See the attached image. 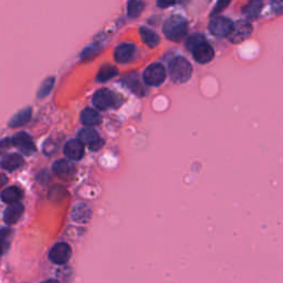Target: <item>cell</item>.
Instances as JSON below:
<instances>
[{"label":"cell","mask_w":283,"mask_h":283,"mask_svg":"<svg viewBox=\"0 0 283 283\" xmlns=\"http://www.w3.org/2000/svg\"><path fill=\"white\" fill-rule=\"evenodd\" d=\"M186 48L200 64H207L214 59L215 50L203 34L194 33L186 40Z\"/></svg>","instance_id":"obj_1"},{"label":"cell","mask_w":283,"mask_h":283,"mask_svg":"<svg viewBox=\"0 0 283 283\" xmlns=\"http://www.w3.org/2000/svg\"><path fill=\"white\" fill-rule=\"evenodd\" d=\"M163 32L166 38L172 41H181L188 32V22L182 16L175 15L169 17L164 22Z\"/></svg>","instance_id":"obj_2"},{"label":"cell","mask_w":283,"mask_h":283,"mask_svg":"<svg viewBox=\"0 0 283 283\" xmlns=\"http://www.w3.org/2000/svg\"><path fill=\"white\" fill-rule=\"evenodd\" d=\"M169 76L174 83H185L192 74L190 62L184 57H175L168 65Z\"/></svg>","instance_id":"obj_3"},{"label":"cell","mask_w":283,"mask_h":283,"mask_svg":"<svg viewBox=\"0 0 283 283\" xmlns=\"http://www.w3.org/2000/svg\"><path fill=\"white\" fill-rule=\"evenodd\" d=\"M233 27H235V22L229 19V18L217 16L210 20L208 29L210 33L215 35L216 38L223 39L232 34Z\"/></svg>","instance_id":"obj_4"},{"label":"cell","mask_w":283,"mask_h":283,"mask_svg":"<svg viewBox=\"0 0 283 283\" xmlns=\"http://www.w3.org/2000/svg\"><path fill=\"white\" fill-rule=\"evenodd\" d=\"M166 75L167 73L163 64L153 63L144 71L143 79L144 82L151 87H158L166 80Z\"/></svg>","instance_id":"obj_5"},{"label":"cell","mask_w":283,"mask_h":283,"mask_svg":"<svg viewBox=\"0 0 283 283\" xmlns=\"http://www.w3.org/2000/svg\"><path fill=\"white\" fill-rule=\"evenodd\" d=\"M92 102L97 109L107 110L110 107L118 105V96L113 92L110 91V90L101 89L94 94Z\"/></svg>","instance_id":"obj_6"},{"label":"cell","mask_w":283,"mask_h":283,"mask_svg":"<svg viewBox=\"0 0 283 283\" xmlns=\"http://www.w3.org/2000/svg\"><path fill=\"white\" fill-rule=\"evenodd\" d=\"M72 255L71 247L65 242H59L52 247L49 252V259L56 264L68 263Z\"/></svg>","instance_id":"obj_7"},{"label":"cell","mask_w":283,"mask_h":283,"mask_svg":"<svg viewBox=\"0 0 283 283\" xmlns=\"http://www.w3.org/2000/svg\"><path fill=\"white\" fill-rule=\"evenodd\" d=\"M252 33V25L248 20L241 19L235 22L232 34L230 35V40L232 43H240L245 41L246 39L250 38Z\"/></svg>","instance_id":"obj_8"},{"label":"cell","mask_w":283,"mask_h":283,"mask_svg":"<svg viewBox=\"0 0 283 283\" xmlns=\"http://www.w3.org/2000/svg\"><path fill=\"white\" fill-rule=\"evenodd\" d=\"M12 145L17 147L22 154L25 155H32L35 153V147L31 137L26 132L17 133L15 136L11 138Z\"/></svg>","instance_id":"obj_9"},{"label":"cell","mask_w":283,"mask_h":283,"mask_svg":"<svg viewBox=\"0 0 283 283\" xmlns=\"http://www.w3.org/2000/svg\"><path fill=\"white\" fill-rule=\"evenodd\" d=\"M135 53V47L132 43H122L116 47L114 52L115 60L120 63H127L131 61Z\"/></svg>","instance_id":"obj_10"},{"label":"cell","mask_w":283,"mask_h":283,"mask_svg":"<svg viewBox=\"0 0 283 283\" xmlns=\"http://www.w3.org/2000/svg\"><path fill=\"white\" fill-rule=\"evenodd\" d=\"M63 152L68 158L80 160L84 155V146L79 140H70L64 145Z\"/></svg>","instance_id":"obj_11"},{"label":"cell","mask_w":283,"mask_h":283,"mask_svg":"<svg viewBox=\"0 0 283 283\" xmlns=\"http://www.w3.org/2000/svg\"><path fill=\"white\" fill-rule=\"evenodd\" d=\"M24 210H25L24 205L20 203L10 205L6 210H4L3 214L4 222L7 224H13L18 222L21 218L22 214H24Z\"/></svg>","instance_id":"obj_12"},{"label":"cell","mask_w":283,"mask_h":283,"mask_svg":"<svg viewBox=\"0 0 283 283\" xmlns=\"http://www.w3.org/2000/svg\"><path fill=\"white\" fill-rule=\"evenodd\" d=\"M81 122L87 126H96L101 123V116L95 110L91 109V107H87L82 112H81Z\"/></svg>","instance_id":"obj_13"},{"label":"cell","mask_w":283,"mask_h":283,"mask_svg":"<svg viewBox=\"0 0 283 283\" xmlns=\"http://www.w3.org/2000/svg\"><path fill=\"white\" fill-rule=\"evenodd\" d=\"M31 114H32V110L31 107H26V109L21 110L12 116L11 120L9 121V126L10 127H19L28 123L31 119Z\"/></svg>","instance_id":"obj_14"},{"label":"cell","mask_w":283,"mask_h":283,"mask_svg":"<svg viewBox=\"0 0 283 283\" xmlns=\"http://www.w3.org/2000/svg\"><path fill=\"white\" fill-rule=\"evenodd\" d=\"M100 140L101 138L98 136L97 132L93 128H83L79 132V141L82 143L83 145H88L89 147H91Z\"/></svg>","instance_id":"obj_15"},{"label":"cell","mask_w":283,"mask_h":283,"mask_svg":"<svg viewBox=\"0 0 283 283\" xmlns=\"http://www.w3.org/2000/svg\"><path fill=\"white\" fill-rule=\"evenodd\" d=\"M262 8H263L262 1H260V0H253V1H250L248 4H246L242 11H244V15L246 16V18H248L250 20H255L258 19L260 13H261Z\"/></svg>","instance_id":"obj_16"},{"label":"cell","mask_w":283,"mask_h":283,"mask_svg":"<svg viewBox=\"0 0 283 283\" xmlns=\"http://www.w3.org/2000/svg\"><path fill=\"white\" fill-rule=\"evenodd\" d=\"M22 197V192L16 186L8 187L1 192V200L6 204H18Z\"/></svg>","instance_id":"obj_17"},{"label":"cell","mask_w":283,"mask_h":283,"mask_svg":"<svg viewBox=\"0 0 283 283\" xmlns=\"http://www.w3.org/2000/svg\"><path fill=\"white\" fill-rule=\"evenodd\" d=\"M1 167L9 172H12V170H16L20 167V166L24 165V159L22 157L18 154H10L4 157L1 163Z\"/></svg>","instance_id":"obj_18"},{"label":"cell","mask_w":283,"mask_h":283,"mask_svg":"<svg viewBox=\"0 0 283 283\" xmlns=\"http://www.w3.org/2000/svg\"><path fill=\"white\" fill-rule=\"evenodd\" d=\"M53 172L57 175H59V176L66 177L74 172V167L71 161L66 159H61L56 161L55 165H53Z\"/></svg>","instance_id":"obj_19"},{"label":"cell","mask_w":283,"mask_h":283,"mask_svg":"<svg viewBox=\"0 0 283 283\" xmlns=\"http://www.w3.org/2000/svg\"><path fill=\"white\" fill-rule=\"evenodd\" d=\"M140 33H141L142 40L147 44L148 47L154 48L159 43V37L157 35V33L154 32L153 30L146 28V27H142V28L140 29Z\"/></svg>","instance_id":"obj_20"},{"label":"cell","mask_w":283,"mask_h":283,"mask_svg":"<svg viewBox=\"0 0 283 283\" xmlns=\"http://www.w3.org/2000/svg\"><path fill=\"white\" fill-rule=\"evenodd\" d=\"M12 231L10 228L0 229V255L4 254L10 247Z\"/></svg>","instance_id":"obj_21"},{"label":"cell","mask_w":283,"mask_h":283,"mask_svg":"<svg viewBox=\"0 0 283 283\" xmlns=\"http://www.w3.org/2000/svg\"><path fill=\"white\" fill-rule=\"evenodd\" d=\"M115 75H118V69L113 65H104L103 68L100 69L98 73L96 75V80L98 82H106L110 79L114 78Z\"/></svg>","instance_id":"obj_22"},{"label":"cell","mask_w":283,"mask_h":283,"mask_svg":"<svg viewBox=\"0 0 283 283\" xmlns=\"http://www.w3.org/2000/svg\"><path fill=\"white\" fill-rule=\"evenodd\" d=\"M144 4L143 1H135V0H133V1H129L127 3V15L129 18H135L138 17L142 13L143 9H144Z\"/></svg>","instance_id":"obj_23"},{"label":"cell","mask_w":283,"mask_h":283,"mask_svg":"<svg viewBox=\"0 0 283 283\" xmlns=\"http://www.w3.org/2000/svg\"><path fill=\"white\" fill-rule=\"evenodd\" d=\"M53 84H55V78H48L42 82V84L40 85L39 91L37 93V96L40 97H44L47 96L49 93L51 92V90L53 88Z\"/></svg>","instance_id":"obj_24"},{"label":"cell","mask_w":283,"mask_h":283,"mask_svg":"<svg viewBox=\"0 0 283 283\" xmlns=\"http://www.w3.org/2000/svg\"><path fill=\"white\" fill-rule=\"evenodd\" d=\"M272 11L276 13H282L283 12V1H277L271 4Z\"/></svg>","instance_id":"obj_25"},{"label":"cell","mask_w":283,"mask_h":283,"mask_svg":"<svg viewBox=\"0 0 283 283\" xmlns=\"http://www.w3.org/2000/svg\"><path fill=\"white\" fill-rule=\"evenodd\" d=\"M229 4V2L228 1H226V2H218L217 3V6H216L214 9L215 10L213 11V15H216V13H218V12H220V11H222L223 10V8L224 7H227Z\"/></svg>","instance_id":"obj_26"},{"label":"cell","mask_w":283,"mask_h":283,"mask_svg":"<svg viewBox=\"0 0 283 283\" xmlns=\"http://www.w3.org/2000/svg\"><path fill=\"white\" fill-rule=\"evenodd\" d=\"M10 145V142H9V138H4V140L0 141V154L4 151L7 150V148Z\"/></svg>","instance_id":"obj_27"},{"label":"cell","mask_w":283,"mask_h":283,"mask_svg":"<svg viewBox=\"0 0 283 283\" xmlns=\"http://www.w3.org/2000/svg\"><path fill=\"white\" fill-rule=\"evenodd\" d=\"M102 145H103V141H102V140H100V141H98L97 143L94 144V145H92V146L90 147V148H91L92 151H97L98 148H101V147H102Z\"/></svg>","instance_id":"obj_28"},{"label":"cell","mask_w":283,"mask_h":283,"mask_svg":"<svg viewBox=\"0 0 283 283\" xmlns=\"http://www.w3.org/2000/svg\"><path fill=\"white\" fill-rule=\"evenodd\" d=\"M175 2H163V1H158L157 4H158L159 7H168V6H172Z\"/></svg>","instance_id":"obj_29"},{"label":"cell","mask_w":283,"mask_h":283,"mask_svg":"<svg viewBox=\"0 0 283 283\" xmlns=\"http://www.w3.org/2000/svg\"><path fill=\"white\" fill-rule=\"evenodd\" d=\"M6 182H7V179H6V178H4V177L2 176V175H0V186H2V185H3V184H4V183H6Z\"/></svg>","instance_id":"obj_30"},{"label":"cell","mask_w":283,"mask_h":283,"mask_svg":"<svg viewBox=\"0 0 283 283\" xmlns=\"http://www.w3.org/2000/svg\"><path fill=\"white\" fill-rule=\"evenodd\" d=\"M42 283H59L57 280L55 279H51V280H47V281H43Z\"/></svg>","instance_id":"obj_31"}]
</instances>
